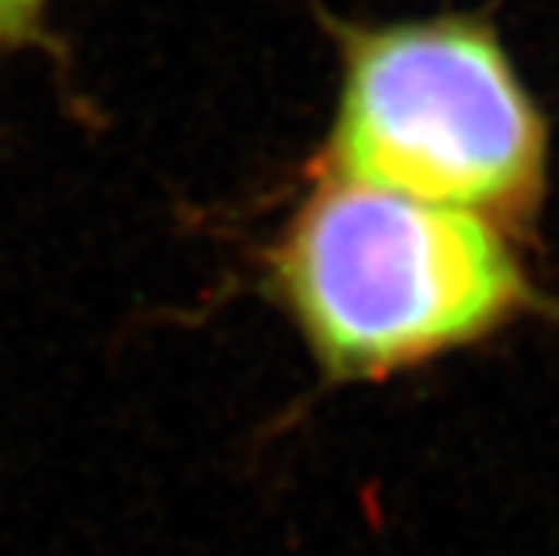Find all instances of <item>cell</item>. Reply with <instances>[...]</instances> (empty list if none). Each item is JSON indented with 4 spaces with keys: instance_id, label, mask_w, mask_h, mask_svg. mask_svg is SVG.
<instances>
[{
    "instance_id": "obj_3",
    "label": "cell",
    "mask_w": 559,
    "mask_h": 556,
    "mask_svg": "<svg viewBox=\"0 0 559 556\" xmlns=\"http://www.w3.org/2000/svg\"><path fill=\"white\" fill-rule=\"evenodd\" d=\"M47 0H0V44L27 40L37 31Z\"/></svg>"
},
{
    "instance_id": "obj_1",
    "label": "cell",
    "mask_w": 559,
    "mask_h": 556,
    "mask_svg": "<svg viewBox=\"0 0 559 556\" xmlns=\"http://www.w3.org/2000/svg\"><path fill=\"white\" fill-rule=\"evenodd\" d=\"M265 285L329 382L413 372L552 309L489 218L325 175L272 241Z\"/></svg>"
},
{
    "instance_id": "obj_2",
    "label": "cell",
    "mask_w": 559,
    "mask_h": 556,
    "mask_svg": "<svg viewBox=\"0 0 559 556\" xmlns=\"http://www.w3.org/2000/svg\"><path fill=\"white\" fill-rule=\"evenodd\" d=\"M329 27L342 81L316 175L536 228L549 125L486 14Z\"/></svg>"
}]
</instances>
